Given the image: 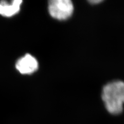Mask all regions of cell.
Instances as JSON below:
<instances>
[{
  "label": "cell",
  "mask_w": 124,
  "mask_h": 124,
  "mask_svg": "<svg viewBox=\"0 0 124 124\" xmlns=\"http://www.w3.org/2000/svg\"><path fill=\"white\" fill-rule=\"evenodd\" d=\"M22 1L14 0L11 2H0V15L6 17H10L17 14L21 9Z\"/></svg>",
  "instance_id": "obj_4"
},
{
  "label": "cell",
  "mask_w": 124,
  "mask_h": 124,
  "mask_svg": "<svg viewBox=\"0 0 124 124\" xmlns=\"http://www.w3.org/2000/svg\"><path fill=\"white\" fill-rule=\"evenodd\" d=\"M38 67L37 60L30 54H26L20 57L16 64L17 70L23 75L32 74L37 70Z\"/></svg>",
  "instance_id": "obj_3"
},
{
  "label": "cell",
  "mask_w": 124,
  "mask_h": 124,
  "mask_svg": "<svg viewBox=\"0 0 124 124\" xmlns=\"http://www.w3.org/2000/svg\"><path fill=\"white\" fill-rule=\"evenodd\" d=\"M48 9L53 18L63 20L71 16L73 6L70 0H52L49 2Z\"/></svg>",
  "instance_id": "obj_2"
},
{
  "label": "cell",
  "mask_w": 124,
  "mask_h": 124,
  "mask_svg": "<svg viewBox=\"0 0 124 124\" xmlns=\"http://www.w3.org/2000/svg\"><path fill=\"white\" fill-rule=\"evenodd\" d=\"M102 98L109 113L114 115L122 113L124 103V82L117 81L107 84L103 89Z\"/></svg>",
  "instance_id": "obj_1"
},
{
  "label": "cell",
  "mask_w": 124,
  "mask_h": 124,
  "mask_svg": "<svg viewBox=\"0 0 124 124\" xmlns=\"http://www.w3.org/2000/svg\"><path fill=\"white\" fill-rule=\"evenodd\" d=\"M91 3H93V4H95V3H100L101 2H102V1H100V0H96V1H90Z\"/></svg>",
  "instance_id": "obj_5"
}]
</instances>
